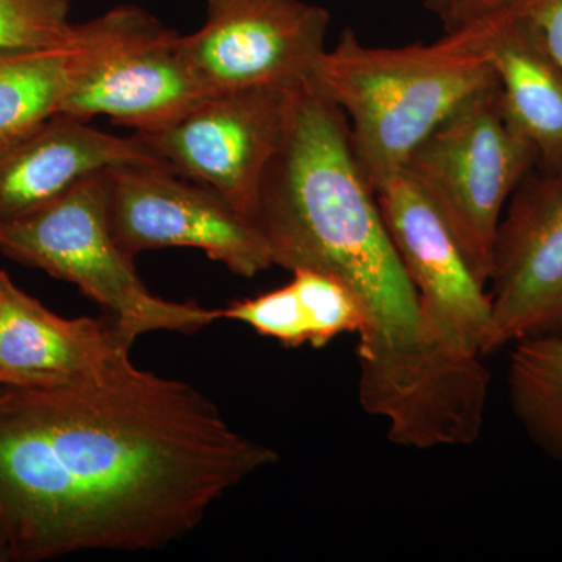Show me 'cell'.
<instances>
[{"mask_svg":"<svg viewBox=\"0 0 562 562\" xmlns=\"http://www.w3.org/2000/svg\"><path fill=\"white\" fill-rule=\"evenodd\" d=\"M7 272L0 271V322H2V305H3V283H5Z\"/></svg>","mask_w":562,"mask_h":562,"instance_id":"7402d4cb","label":"cell"},{"mask_svg":"<svg viewBox=\"0 0 562 562\" xmlns=\"http://www.w3.org/2000/svg\"><path fill=\"white\" fill-rule=\"evenodd\" d=\"M70 25L69 0H0V50L47 46Z\"/></svg>","mask_w":562,"mask_h":562,"instance_id":"ac0fdd59","label":"cell"},{"mask_svg":"<svg viewBox=\"0 0 562 562\" xmlns=\"http://www.w3.org/2000/svg\"><path fill=\"white\" fill-rule=\"evenodd\" d=\"M292 283L305 312L310 328V346L322 349L344 333L358 335L364 317L349 288L328 273L297 269Z\"/></svg>","mask_w":562,"mask_h":562,"instance_id":"2e32d148","label":"cell"},{"mask_svg":"<svg viewBox=\"0 0 562 562\" xmlns=\"http://www.w3.org/2000/svg\"><path fill=\"white\" fill-rule=\"evenodd\" d=\"M503 2L505 0H422L425 9L442 22L446 32L457 31L502 9Z\"/></svg>","mask_w":562,"mask_h":562,"instance_id":"ffe728a7","label":"cell"},{"mask_svg":"<svg viewBox=\"0 0 562 562\" xmlns=\"http://www.w3.org/2000/svg\"><path fill=\"white\" fill-rule=\"evenodd\" d=\"M491 65L501 85L503 106L538 154L536 168L562 162V66L538 33L512 11L495 10Z\"/></svg>","mask_w":562,"mask_h":562,"instance_id":"5bb4252c","label":"cell"},{"mask_svg":"<svg viewBox=\"0 0 562 562\" xmlns=\"http://www.w3.org/2000/svg\"><path fill=\"white\" fill-rule=\"evenodd\" d=\"M133 344L110 319H66L13 283H3L0 386L55 387L109 369Z\"/></svg>","mask_w":562,"mask_h":562,"instance_id":"7c38bea8","label":"cell"},{"mask_svg":"<svg viewBox=\"0 0 562 562\" xmlns=\"http://www.w3.org/2000/svg\"><path fill=\"white\" fill-rule=\"evenodd\" d=\"M0 251L76 284L132 344L146 333H194L222 319V310L166 301L144 286L111 233L105 172L24 216L0 222Z\"/></svg>","mask_w":562,"mask_h":562,"instance_id":"3957f363","label":"cell"},{"mask_svg":"<svg viewBox=\"0 0 562 562\" xmlns=\"http://www.w3.org/2000/svg\"><path fill=\"white\" fill-rule=\"evenodd\" d=\"M277 461L209 395L131 358L63 386H0V535L10 561L162 549Z\"/></svg>","mask_w":562,"mask_h":562,"instance_id":"6da1fadb","label":"cell"},{"mask_svg":"<svg viewBox=\"0 0 562 562\" xmlns=\"http://www.w3.org/2000/svg\"><path fill=\"white\" fill-rule=\"evenodd\" d=\"M497 13L431 44L369 47L351 29L322 57L316 80L349 122L350 143L372 188L402 172L414 150L495 79Z\"/></svg>","mask_w":562,"mask_h":562,"instance_id":"7a4b0ae2","label":"cell"},{"mask_svg":"<svg viewBox=\"0 0 562 562\" xmlns=\"http://www.w3.org/2000/svg\"><path fill=\"white\" fill-rule=\"evenodd\" d=\"M124 165H162L138 135L117 136L54 114L0 140V222L16 220L81 180Z\"/></svg>","mask_w":562,"mask_h":562,"instance_id":"8fae6325","label":"cell"},{"mask_svg":"<svg viewBox=\"0 0 562 562\" xmlns=\"http://www.w3.org/2000/svg\"><path fill=\"white\" fill-rule=\"evenodd\" d=\"M114 241L127 257L188 247L251 279L272 266L250 222L217 192L162 165H124L105 171Z\"/></svg>","mask_w":562,"mask_h":562,"instance_id":"5b68a950","label":"cell"},{"mask_svg":"<svg viewBox=\"0 0 562 562\" xmlns=\"http://www.w3.org/2000/svg\"><path fill=\"white\" fill-rule=\"evenodd\" d=\"M10 561L9 550H7L5 541H3L2 535H0V562Z\"/></svg>","mask_w":562,"mask_h":562,"instance_id":"44dd1931","label":"cell"},{"mask_svg":"<svg viewBox=\"0 0 562 562\" xmlns=\"http://www.w3.org/2000/svg\"><path fill=\"white\" fill-rule=\"evenodd\" d=\"M373 191L428 324L453 350L483 358L492 331L490 294L452 233L405 173L387 177Z\"/></svg>","mask_w":562,"mask_h":562,"instance_id":"9c48e42d","label":"cell"},{"mask_svg":"<svg viewBox=\"0 0 562 562\" xmlns=\"http://www.w3.org/2000/svg\"><path fill=\"white\" fill-rule=\"evenodd\" d=\"M179 33L122 55L95 72L61 106L80 120L110 117L136 133L160 131L214 92L181 54Z\"/></svg>","mask_w":562,"mask_h":562,"instance_id":"4fadbf2b","label":"cell"},{"mask_svg":"<svg viewBox=\"0 0 562 562\" xmlns=\"http://www.w3.org/2000/svg\"><path fill=\"white\" fill-rule=\"evenodd\" d=\"M536 166L538 154L506 114L495 77L413 151L402 172L487 288L503 211Z\"/></svg>","mask_w":562,"mask_h":562,"instance_id":"277c9868","label":"cell"},{"mask_svg":"<svg viewBox=\"0 0 562 562\" xmlns=\"http://www.w3.org/2000/svg\"><path fill=\"white\" fill-rule=\"evenodd\" d=\"M151 40L146 13L136 5H120L70 25L63 38L47 46L0 50V140L60 113L95 72Z\"/></svg>","mask_w":562,"mask_h":562,"instance_id":"30bf717a","label":"cell"},{"mask_svg":"<svg viewBox=\"0 0 562 562\" xmlns=\"http://www.w3.org/2000/svg\"><path fill=\"white\" fill-rule=\"evenodd\" d=\"M508 387L514 413L532 441L562 462V335L514 344Z\"/></svg>","mask_w":562,"mask_h":562,"instance_id":"9a60e30c","label":"cell"},{"mask_svg":"<svg viewBox=\"0 0 562 562\" xmlns=\"http://www.w3.org/2000/svg\"><path fill=\"white\" fill-rule=\"evenodd\" d=\"M295 87L217 92L168 127L136 135L169 169L217 192L250 222L262 173L286 131Z\"/></svg>","mask_w":562,"mask_h":562,"instance_id":"52a82bcc","label":"cell"},{"mask_svg":"<svg viewBox=\"0 0 562 562\" xmlns=\"http://www.w3.org/2000/svg\"><path fill=\"white\" fill-rule=\"evenodd\" d=\"M502 9L530 24L562 66V0H505Z\"/></svg>","mask_w":562,"mask_h":562,"instance_id":"d6986e66","label":"cell"},{"mask_svg":"<svg viewBox=\"0 0 562 562\" xmlns=\"http://www.w3.org/2000/svg\"><path fill=\"white\" fill-rule=\"evenodd\" d=\"M205 16L177 44L214 94L295 87L327 52L330 13L305 0H206Z\"/></svg>","mask_w":562,"mask_h":562,"instance_id":"8992f818","label":"cell"},{"mask_svg":"<svg viewBox=\"0 0 562 562\" xmlns=\"http://www.w3.org/2000/svg\"><path fill=\"white\" fill-rule=\"evenodd\" d=\"M222 317L249 325L258 335L286 347L310 344V328L294 283L265 292L254 299L233 302L222 308Z\"/></svg>","mask_w":562,"mask_h":562,"instance_id":"e0dca14e","label":"cell"},{"mask_svg":"<svg viewBox=\"0 0 562 562\" xmlns=\"http://www.w3.org/2000/svg\"><path fill=\"white\" fill-rule=\"evenodd\" d=\"M487 353L562 335V162L535 168L506 203L492 254Z\"/></svg>","mask_w":562,"mask_h":562,"instance_id":"ba28073f","label":"cell"}]
</instances>
